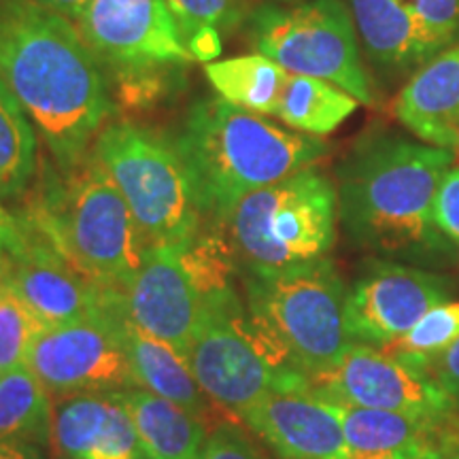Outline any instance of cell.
Returning <instances> with one entry per match:
<instances>
[{
    "label": "cell",
    "instance_id": "obj_1",
    "mask_svg": "<svg viewBox=\"0 0 459 459\" xmlns=\"http://www.w3.org/2000/svg\"><path fill=\"white\" fill-rule=\"evenodd\" d=\"M0 77L43 134L57 170L82 164L105 128L111 94L77 26L37 0H0Z\"/></svg>",
    "mask_w": 459,
    "mask_h": 459
},
{
    "label": "cell",
    "instance_id": "obj_2",
    "mask_svg": "<svg viewBox=\"0 0 459 459\" xmlns=\"http://www.w3.org/2000/svg\"><path fill=\"white\" fill-rule=\"evenodd\" d=\"M453 152L406 136H364L338 166V220L359 249L387 260L438 262L451 243L434 223V200Z\"/></svg>",
    "mask_w": 459,
    "mask_h": 459
},
{
    "label": "cell",
    "instance_id": "obj_3",
    "mask_svg": "<svg viewBox=\"0 0 459 459\" xmlns=\"http://www.w3.org/2000/svg\"><path fill=\"white\" fill-rule=\"evenodd\" d=\"M175 143L209 221L226 220L247 194L313 169L330 149L321 136L283 128L221 96L189 108Z\"/></svg>",
    "mask_w": 459,
    "mask_h": 459
},
{
    "label": "cell",
    "instance_id": "obj_4",
    "mask_svg": "<svg viewBox=\"0 0 459 459\" xmlns=\"http://www.w3.org/2000/svg\"><path fill=\"white\" fill-rule=\"evenodd\" d=\"M17 220L105 291L126 294L147 245L128 204L90 152L68 172H45Z\"/></svg>",
    "mask_w": 459,
    "mask_h": 459
},
{
    "label": "cell",
    "instance_id": "obj_5",
    "mask_svg": "<svg viewBox=\"0 0 459 459\" xmlns=\"http://www.w3.org/2000/svg\"><path fill=\"white\" fill-rule=\"evenodd\" d=\"M238 279L251 324L287 368L308 378L353 344L347 287L330 257Z\"/></svg>",
    "mask_w": 459,
    "mask_h": 459
},
{
    "label": "cell",
    "instance_id": "obj_6",
    "mask_svg": "<svg viewBox=\"0 0 459 459\" xmlns=\"http://www.w3.org/2000/svg\"><path fill=\"white\" fill-rule=\"evenodd\" d=\"M338 192L307 169L247 194L220 223L240 274H271L328 257L336 240Z\"/></svg>",
    "mask_w": 459,
    "mask_h": 459
},
{
    "label": "cell",
    "instance_id": "obj_7",
    "mask_svg": "<svg viewBox=\"0 0 459 459\" xmlns=\"http://www.w3.org/2000/svg\"><path fill=\"white\" fill-rule=\"evenodd\" d=\"M128 204L147 247H186L200 232L203 213L177 143L134 124H108L94 141Z\"/></svg>",
    "mask_w": 459,
    "mask_h": 459
},
{
    "label": "cell",
    "instance_id": "obj_8",
    "mask_svg": "<svg viewBox=\"0 0 459 459\" xmlns=\"http://www.w3.org/2000/svg\"><path fill=\"white\" fill-rule=\"evenodd\" d=\"M251 43L291 74L328 82L361 105H375V91L359 54V37L342 0L266 3L249 15Z\"/></svg>",
    "mask_w": 459,
    "mask_h": 459
},
{
    "label": "cell",
    "instance_id": "obj_9",
    "mask_svg": "<svg viewBox=\"0 0 459 459\" xmlns=\"http://www.w3.org/2000/svg\"><path fill=\"white\" fill-rule=\"evenodd\" d=\"M186 359L209 400L237 419L273 389L308 383L273 353L251 324L240 291L204 300Z\"/></svg>",
    "mask_w": 459,
    "mask_h": 459
},
{
    "label": "cell",
    "instance_id": "obj_10",
    "mask_svg": "<svg viewBox=\"0 0 459 459\" xmlns=\"http://www.w3.org/2000/svg\"><path fill=\"white\" fill-rule=\"evenodd\" d=\"M117 291L107 308L71 324L34 334L26 366L51 395L128 392L136 389L117 321Z\"/></svg>",
    "mask_w": 459,
    "mask_h": 459
},
{
    "label": "cell",
    "instance_id": "obj_11",
    "mask_svg": "<svg viewBox=\"0 0 459 459\" xmlns=\"http://www.w3.org/2000/svg\"><path fill=\"white\" fill-rule=\"evenodd\" d=\"M308 383L336 404L434 421L457 417L434 372L417 368L370 344L353 342L334 364L308 377Z\"/></svg>",
    "mask_w": 459,
    "mask_h": 459
},
{
    "label": "cell",
    "instance_id": "obj_12",
    "mask_svg": "<svg viewBox=\"0 0 459 459\" xmlns=\"http://www.w3.org/2000/svg\"><path fill=\"white\" fill-rule=\"evenodd\" d=\"M453 294L455 283L445 274L368 257L347 290L349 336L358 344L387 347L434 307L453 300Z\"/></svg>",
    "mask_w": 459,
    "mask_h": 459
},
{
    "label": "cell",
    "instance_id": "obj_13",
    "mask_svg": "<svg viewBox=\"0 0 459 459\" xmlns=\"http://www.w3.org/2000/svg\"><path fill=\"white\" fill-rule=\"evenodd\" d=\"M358 37L378 68L415 73L459 39V0H349Z\"/></svg>",
    "mask_w": 459,
    "mask_h": 459
},
{
    "label": "cell",
    "instance_id": "obj_14",
    "mask_svg": "<svg viewBox=\"0 0 459 459\" xmlns=\"http://www.w3.org/2000/svg\"><path fill=\"white\" fill-rule=\"evenodd\" d=\"M77 26L100 65L113 73L183 68L194 60L166 0H90Z\"/></svg>",
    "mask_w": 459,
    "mask_h": 459
},
{
    "label": "cell",
    "instance_id": "obj_15",
    "mask_svg": "<svg viewBox=\"0 0 459 459\" xmlns=\"http://www.w3.org/2000/svg\"><path fill=\"white\" fill-rule=\"evenodd\" d=\"M17 221L24 237L13 249L0 254V281L20 296L39 324L56 328L105 311L113 291L91 283L37 230Z\"/></svg>",
    "mask_w": 459,
    "mask_h": 459
},
{
    "label": "cell",
    "instance_id": "obj_16",
    "mask_svg": "<svg viewBox=\"0 0 459 459\" xmlns=\"http://www.w3.org/2000/svg\"><path fill=\"white\" fill-rule=\"evenodd\" d=\"M126 315L186 358L204 313L203 294L189 277L179 247H147L124 294Z\"/></svg>",
    "mask_w": 459,
    "mask_h": 459
},
{
    "label": "cell",
    "instance_id": "obj_17",
    "mask_svg": "<svg viewBox=\"0 0 459 459\" xmlns=\"http://www.w3.org/2000/svg\"><path fill=\"white\" fill-rule=\"evenodd\" d=\"M240 421L279 459H349L341 411L311 383L273 389Z\"/></svg>",
    "mask_w": 459,
    "mask_h": 459
},
{
    "label": "cell",
    "instance_id": "obj_18",
    "mask_svg": "<svg viewBox=\"0 0 459 459\" xmlns=\"http://www.w3.org/2000/svg\"><path fill=\"white\" fill-rule=\"evenodd\" d=\"M49 445L60 459H145L124 392L62 398L54 406Z\"/></svg>",
    "mask_w": 459,
    "mask_h": 459
},
{
    "label": "cell",
    "instance_id": "obj_19",
    "mask_svg": "<svg viewBox=\"0 0 459 459\" xmlns=\"http://www.w3.org/2000/svg\"><path fill=\"white\" fill-rule=\"evenodd\" d=\"M394 113L417 141L453 152L459 124V43L411 74L395 96Z\"/></svg>",
    "mask_w": 459,
    "mask_h": 459
},
{
    "label": "cell",
    "instance_id": "obj_20",
    "mask_svg": "<svg viewBox=\"0 0 459 459\" xmlns=\"http://www.w3.org/2000/svg\"><path fill=\"white\" fill-rule=\"evenodd\" d=\"M117 321L136 385L166 398L209 426L211 400L198 385L187 359L169 342L147 334L126 315L124 294L117 300Z\"/></svg>",
    "mask_w": 459,
    "mask_h": 459
},
{
    "label": "cell",
    "instance_id": "obj_21",
    "mask_svg": "<svg viewBox=\"0 0 459 459\" xmlns=\"http://www.w3.org/2000/svg\"><path fill=\"white\" fill-rule=\"evenodd\" d=\"M336 406L342 417L349 459H423L453 426V419L434 421L392 411Z\"/></svg>",
    "mask_w": 459,
    "mask_h": 459
},
{
    "label": "cell",
    "instance_id": "obj_22",
    "mask_svg": "<svg viewBox=\"0 0 459 459\" xmlns=\"http://www.w3.org/2000/svg\"><path fill=\"white\" fill-rule=\"evenodd\" d=\"M145 459H198L209 438L203 419L147 389L124 392Z\"/></svg>",
    "mask_w": 459,
    "mask_h": 459
},
{
    "label": "cell",
    "instance_id": "obj_23",
    "mask_svg": "<svg viewBox=\"0 0 459 459\" xmlns=\"http://www.w3.org/2000/svg\"><path fill=\"white\" fill-rule=\"evenodd\" d=\"M204 73L223 100L257 115H277L290 79L283 66L262 54L209 62Z\"/></svg>",
    "mask_w": 459,
    "mask_h": 459
},
{
    "label": "cell",
    "instance_id": "obj_24",
    "mask_svg": "<svg viewBox=\"0 0 459 459\" xmlns=\"http://www.w3.org/2000/svg\"><path fill=\"white\" fill-rule=\"evenodd\" d=\"M358 105L359 102L351 94L336 85L290 73L274 117H279L287 128L324 139L325 134L341 128Z\"/></svg>",
    "mask_w": 459,
    "mask_h": 459
},
{
    "label": "cell",
    "instance_id": "obj_25",
    "mask_svg": "<svg viewBox=\"0 0 459 459\" xmlns=\"http://www.w3.org/2000/svg\"><path fill=\"white\" fill-rule=\"evenodd\" d=\"M54 404L51 394L28 366L0 375V438L51 443Z\"/></svg>",
    "mask_w": 459,
    "mask_h": 459
},
{
    "label": "cell",
    "instance_id": "obj_26",
    "mask_svg": "<svg viewBox=\"0 0 459 459\" xmlns=\"http://www.w3.org/2000/svg\"><path fill=\"white\" fill-rule=\"evenodd\" d=\"M37 136L24 107L0 77V198L17 200L37 175Z\"/></svg>",
    "mask_w": 459,
    "mask_h": 459
},
{
    "label": "cell",
    "instance_id": "obj_27",
    "mask_svg": "<svg viewBox=\"0 0 459 459\" xmlns=\"http://www.w3.org/2000/svg\"><path fill=\"white\" fill-rule=\"evenodd\" d=\"M194 60L209 65L221 51V34L243 20L240 0H166Z\"/></svg>",
    "mask_w": 459,
    "mask_h": 459
},
{
    "label": "cell",
    "instance_id": "obj_28",
    "mask_svg": "<svg viewBox=\"0 0 459 459\" xmlns=\"http://www.w3.org/2000/svg\"><path fill=\"white\" fill-rule=\"evenodd\" d=\"M459 338V300L434 307L412 328L383 351L417 368L434 372V364Z\"/></svg>",
    "mask_w": 459,
    "mask_h": 459
},
{
    "label": "cell",
    "instance_id": "obj_29",
    "mask_svg": "<svg viewBox=\"0 0 459 459\" xmlns=\"http://www.w3.org/2000/svg\"><path fill=\"white\" fill-rule=\"evenodd\" d=\"M41 328L20 296L0 281V375L26 364L32 338Z\"/></svg>",
    "mask_w": 459,
    "mask_h": 459
},
{
    "label": "cell",
    "instance_id": "obj_30",
    "mask_svg": "<svg viewBox=\"0 0 459 459\" xmlns=\"http://www.w3.org/2000/svg\"><path fill=\"white\" fill-rule=\"evenodd\" d=\"M198 459H268V455L245 428L232 421H220L209 432Z\"/></svg>",
    "mask_w": 459,
    "mask_h": 459
},
{
    "label": "cell",
    "instance_id": "obj_31",
    "mask_svg": "<svg viewBox=\"0 0 459 459\" xmlns=\"http://www.w3.org/2000/svg\"><path fill=\"white\" fill-rule=\"evenodd\" d=\"M434 223L451 245H459V166L445 172L434 200Z\"/></svg>",
    "mask_w": 459,
    "mask_h": 459
},
{
    "label": "cell",
    "instance_id": "obj_32",
    "mask_svg": "<svg viewBox=\"0 0 459 459\" xmlns=\"http://www.w3.org/2000/svg\"><path fill=\"white\" fill-rule=\"evenodd\" d=\"M434 377L438 378L440 387L459 417V338L434 364Z\"/></svg>",
    "mask_w": 459,
    "mask_h": 459
},
{
    "label": "cell",
    "instance_id": "obj_33",
    "mask_svg": "<svg viewBox=\"0 0 459 459\" xmlns=\"http://www.w3.org/2000/svg\"><path fill=\"white\" fill-rule=\"evenodd\" d=\"M0 459H48L45 446L30 440L0 438Z\"/></svg>",
    "mask_w": 459,
    "mask_h": 459
},
{
    "label": "cell",
    "instance_id": "obj_34",
    "mask_svg": "<svg viewBox=\"0 0 459 459\" xmlns=\"http://www.w3.org/2000/svg\"><path fill=\"white\" fill-rule=\"evenodd\" d=\"M24 232H22L20 221H17L15 215H11L7 209L3 206V198H0V254L13 249V247L20 243Z\"/></svg>",
    "mask_w": 459,
    "mask_h": 459
},
{
    "label": "cell",
    "instance_id": "obj_35",
    "mask_svg": "<svg viewBox=\"0 0 459 459\" xmlns=\"http://www.w3.org/2000/svg\"><path fill=\"white\" fill-rule=\"evenodd\" d=\"M423 459H459V428L455 423L440 436V440L429 449Z\"/></svg>",
    "mask_w": 459,
    "mask_h": 459
},
{
    "label": "cell",
    "instance_id": "obj_36",
    "mask_svg": "<svg viewBox=\"0 0 459 459\" xmlns=\"http://www.w3.org/2000/svg\"><path fill=\"white\" fill-rule=\"evenodd\" d=\"M37 3H41L43 7L54 11V13L71 20L73 24H79L85 9H88L90 0H37Z\"/></svg>",
    "mask_w": 459,
    "mask_h": 459
},
{
    "label": "cell",
    "instance_id": "obj_37",
    "mask_svg": "<svg viewBox=\"0 0 459 459\" xmlns=\"http://www.w3.org/2000/svg\"><path fill=\"white\" fill-rule=\"evenodd\" d=\"M453 156L459 158V124H457V134H455V147H453Z\"/></svg>",
    "mask_w": 459,
    "mask_h": 459
},
{
    "label": "cell",
    "instance_id": "obj_38",
    "mask_svg": "<svg viewBox=\"0 0 459 459\" xmlns=\"http://www.w3.org/2000/svg\"><path fill=\"white\" fill-rule=\"evenodd\" d=\"M285 3H298V0H285Z\"/></svg>",
    "mask_w": 459,
    "mask_h": 459
}]
</instances>
